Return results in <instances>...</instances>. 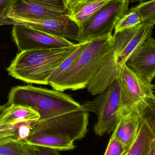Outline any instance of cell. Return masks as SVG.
<instances>
[{
	"mask_svg": "<svg viewBox=\"0 0 155 155\" xmlns=\"http://www.w3.org/2000/svg\"><path fill=\"white\" fill-rule=\"evenodd\" d=\"M20 52L7 69L9 75L27 84L49 85L53 72L80 46Z\"/></svg>",
	"mask_w": 155,
	"mask_h": 155,
	"instance_id": "obj_1",
	"label": "cell"
},
{
	"mask_svg": "<svg viewBox=\"0 0 155 155\" xmlns=\"http://www.w3.org/2000/svg\"><path fill=\"white\" fill-rule=\"evenodd\" d=\"M113 35L90 41L71 67L50 84L54 89L64 92L86 88L108 57Z\"/></svg>",
	"mask_w": 155,
	"mask_h": 155,
	"instance_id": "obj_2",
	"label": "cell"
},
{
	"mask_svg": "<svg viewBox=\"0 0 155 155\" xmlns=\"http://www.w3.org/2000/svg\"><path fill=\"white\" fill-rule=\"evenodd\" d=\"M7 104L32 108L40 115L39 120L73 112L81 106L71 97L61 91L32 85L12 87L8 95Z\"/></svg>",
	"mask_w": 155,
	"mask_h": 155,
	"instance_id": "obj_3",
	"label": "cell"
},
{
	"mask_svg": "<svg viewBox=\"0 0 155 155\" xmlns=\"http://www.w3.org/2000/svg\"><path fill=\"white\" fill-rule=\"evenodd\" d=\"M82 106L86 112L97 114V122L94 127L96 134L102 136L113 132L125 114L118 80L114 81L93 101L86 102Z\"/></svg>",
	"mask_w": 155,
	"mask_h": 155,
	"instance_id": "obj_4",
	"label": "cell"
},
{
	"mask_svg": "<svg viewBox=\"0 0 155 155\" xmlns=\"http://www.w3.org/2000/svg\"><path fill=\"white\" fill-rule=\"evenodd\" d=\"M130 0H111L83 24L79 29L78 43L113 35L120 19L129 11Z\"/></svg>",
	"mask_w": 155,
	"mask_h": 155,
	"instance_id": "obj_5",
	"label": "cell"
},
{
	"mask_svg": "<svg viewBox=\"0 0 155 155\" xmlns=\"http://www.w3.org/2000/svg\"><path fill=\"white\" fill-rule=\"evenodd\" d=\"M89 114L81 105L75 111L44 120H38L31 134L38 131L57 133L72 141L80 140L87 131Z\"/></svg>",
	"mask_w": 155,
	"mask_h": 155,
	"instance_id": "obj_6",
	"label": "cell"
},
{
	"mask_svg": "<svg viewBox=\"0 0 155 155\" xmlns=\"http://www.w3.org/2000/svg\"><path fill=\"white\" fill-rule=\"evenodd\" d=\"M139 25L114 33L108 57L102 68L87 87V91L90 94L93 95L99 94L116 80L115 62L117 57L134 35Z\"/></svg>",
	"mask_w": 155,
	"mask_h": 155,
	"instance_id": "obj_7",
	"label": "cell"
},
{
	"mask_svg": "<svg viewBox=\"0 0 155 155\" xmlns=\"http://www.w3.org/2000/svg\"><path fill=\"white\" fill-rule=\"evenodd\" d=\"M12 36L19 52L64 48L75 44L65 38L22 25H13Z\"/></svg>",
	"mask_w": 155,
	"mask_h": 155,
	"instance_id": "obj_8",
	"label": "cell"
},
{
	"mask_svg": "<svg viewBox=\"0 0 155 155\" xmlns=\"http://www.w3.org/2000/svg\"><path fill=\"white\" fill-rule=\"evenodd\" d=\"M22 25L46 32L50 34L78 41L79 27L69 15L55 18L33 19L0 15V26Z\"/></svg>",
	"mask_w": 155,
	"mask_h": 155,
	"instance_id": "obj_9",
	"label": "cell"
},
{
	"mask_svg": "<svg viewBox=\"0 0 155 155\" xmlns=\"http://www.w3.org/2000/svg\"><path fill=\"white\" fill-rule=\"evenodd\" d=\"M117 79L121 89V103L125 114L134 110L147 97L154 94V85L126 64Z\"/></svg>",
	"mask_w": 155,
	"mask_h": 155,
	"instance_id": "obj_10",
	"label": "cell"
},
{
	"mask_svg": "<svg viewBox=\"0 0 155 155\" xmlns=\"http://www.w3.org/2000/svg\"><path fill=\"white\" fill-rule=\"evenodd\" d=\"M126 65L152 83L155 77V39L150 36L138 45L131 54Z\"/></svg>",
	"mask_w": 155,
	"mask_h": 155,
	"instance_id": "obj_11",
	"label": "cell"
},
{
	"mask_svg": "<svg viewBox=\"0 0 155 155\" xmlns=\"http://www.w3.org/2000/svg\"><path fill=\"white\" fill-rule=\"evenodd\" d=\"M69 14V12L51 9L29 0H15L9 9L0 13V15L43 19L58 18Z\"/></svg>",
	"mask_w": 155,
	"mask_h": 155,
	"instance_id": "obj_12",
	"label": "cell"
},
{
	"mask_svg": "<svg viewBox=\"0 0 155 155\" xmlns=\"http://www.w3.org/2000/svg\"><path fill=\"white\" fill-rule=\"evenodd\" d=\"M142 122L139 113L135 108L122 117L113 131L112 136L128 149L137 137Z\"/></svg>",
	"mask_w": 155,
	"mask_h": 155,
	"instance_id": "obj_13",
	"label": "cell"
},
{
	"mask_svg": "<svg viewBox=\"0 0 155 155\" xmlns=\"http://www.w3.org/2000/svg\"><path fill=\"white\" fill-rule=\"evenodd\" d=\"M25 142L30 145L42 147L58 151L73 150L76 147L73 141L57 133L40 131L31 134Z\"/></svg>",
	"mask_w": 155,
	"mask_h": 155,
	"instance_id": "obj_14",
	"label": "cell"
},
{
	"mask_svg": "<svg viewBox=\"0 0 155 155\" xmlns=\"http://www.w3.org/2000/svg\"><path fill=\"white\" fill-rule=\"evenodd\" d=\"M40 118L39 114L31 107L11 104L8 105L0 115V126L26 121H38Z\"/></svg>",
	"mask_w": 155,
	"mask_h": 155,
	"instance_id": "obj_15",
	"label": "cell"
},
{
	"mask_svg": "<svg viewBox=\"0 0 155 155\" xmlns=\"http://www.w3.org/2000/svg\"><path fill=\"white\" fill-rule=\"evenodd\" d=\"M154 138L148 126L142 120L136 139L124 155H148Z\"/></svg>",
	"mask_w": 155,
	"mask_h": 155,
	"instance_id": "obj_16",
	"label": "cell"
},
{
	"mask_svg": "<svg viewBox=\"0 0 155 155\" xmlns=\"http://www.w3.org/2000/svg\"><path fill=\"white\" fill-rule=\"evenodd\" d=\"M110 1H96L80 5L71 11L69 16L77 23L80 29L86 21Z\"/></svg>",
	"mask_w": 155,
	"mask_h": 155,
	"instance_id": "obj_17",
	"label": "cell"
},
{
	"mask_svg": "<svg viewBox=\"0 0 155 155\" xmlns=\"http://www.w3.org/2000/svg\"><path fill=\"white\" fill-rule=\"evenodd\" d=\"M142 120L148 126L155 138V95L146 97L135 107Z\"/></svg>",
	"mask_w": 155,
	"mask_h": 155,
	"instance_id": "obj_18",
	"label": "cell"
},
{
	"mask_svg": "<svg viewBox=\"0 0 155 155\" xmlns=\"http://www.w3.org/2000/svg\"><path fill=\"white\" fill-rule=\"evenodd\" d=\"M0 155H37L36 146L14 140L0 145Z\"/></svg>",
	"mask_w": 155,
	"mask_h": 155,
	"instance_id": "obj_19",
	"label": "cell"
},
{
	"mask_svg": "<svg viewBox=\"0 0 155 155\" xmlns=\"http://www.w3.org/2000/svg\"><path fill=\"white\" fill-rule=\"evenodd\" d=\"M88 42L89 41L81 43L80 46L67 59H65L56 70L53 72L48 79L49 85L63 75L72 66L79 55L85 49Z\"/></svg>",
	"mask_w": 155,
	"mask_h": 155,
	"instance_id": "obj_20",
	"label": "cell"
},
{
	"mask_svg": "<svg viewBox=\"0 0 155 155\" xmlns=\"http://www.w3.org/2000/svg\"><path fill=\"white\" fill-rule=\"evenodd\" d=\"M143 23L138 13L132 8L117 22L114 27V33L136 27Z\"/></svg>",
	"mask_w": 155,
	"mask_h": 155,
	"instance_id": "obj_21",
	"label": "cell"
},
{
	"mask_svg": "<svg viewBox=\"0 0 155 155\" xmlns=\"http://www.w3.org/2000/svg\"><path fill=\"white\" fill-rule=\"evenodd\" d=\"M141 16L143 22L155 25V0L141 2L132 7Z\"/></svg>",
	"mask_w": 155,
	"mask_h": 155,
	"instance_id": "obj_22",
	"label": "cell"
},
{
	"mask_svg": "<svg viewBox=\"0 0 155 155\" xmlns=\"http://www.w3.org/2000/svg\"><path fill=\"white\" fill-rule=\"evenodd\" d=\"M8 106V105L7 103L3 105L0 106V115ZM17 134L18 130L17 124L0 126V145L16 140Z\"/></svg>",
	"mask_w": 155,
	"mask_h": 155,
	"instance_id": "obj_23",
	"label": "cell"
},
{
	"mask_svg": "<svg viewBox=\"0 0 155 155\" xmlns=\"http://www.w3.org/2000/svg\"><path fill=\"white\" fill-rule=\"evenodd\" d=\"M45 7L61 12H69L71 10L67 5V0H29Z\"/></svg>",
	"mask_w": 155,
	"mask_h": 155,
	"instance_id": "obj_24",
	"label": "cell"
},
{
	"mask_svg": "<svg viewBox=\"0 0 155 155\" xmlns=\"http://www.w3.org/2000/svg\"><path fill=\"white\" fill-rule=\"evenodd\" d=\"M38 121H26L17 123V134L16 140L24 141L31 135Z\"/></svg>",
	"mask_w": 155,
	"mask_h": 155,
	"instance_id": "obj_25",
	"label": "cell"
},
{
	"mask_svg": "<svg viewBox=\"0 0 155 155\" xmlns=\"http://www.w3.org/2000/svg\"><path fill=\"white\" fill-rule=\"evenodd\" d=\"M127 150L128 149L122 143L111 136L104 155H124Z\"/></svg>",
	"mask_w": 155,
	"mask_h": 155,
	"instance_id": "obj_26",
	"label": "cell"
},
{
	"mask_svg": "<svg viewBox=\"0 0 155 155\" xmlns=\"http://www.w3.org/2000/svg\"><path fill=\"white\" fill-rule=\"evenodd\" d=\"M37 155H61L59 151L42 147L36 146Z\"/></svg>",
	"mask_w": 155,
	"mask_h": 155,
	"instance_id": "obj_27",
	"label": "cell"
},
{
	"mask_svg": "<svg viewBox=\"0 0 155 155\" xmlns=\"http://www.w3.org/2000/svg\"><path fill=\"white\" fill-rule=\"evenodd\" d=\"M15 0H0V13L9 9Z\"/></svg>",
	"mask_w": 155,
	"mask_h": 155,
	"instance_id": "obj_28",
	"label": "cell"
},
{
	"mask_svg": "<svg viewBox=\"0 0 155 155\" xmlns=\"http://www.w3.org/2000/svg\"><path fill=\"white\" fill-rule=\"evenodd\" d=\"M87 0H67V5L71 11L75 7L84 3Z\"/></svg>",
	"mask_w": 155,
	"mask_h": 155,
	"instance_id": "obj_29",
	"label": "cell"
},
{
	"mask_svg": "<svg viewBox=\"0 0 155 155\" xmlns=\"http://www.w3.org/2000/svg\"><path fill=\"white\" fill-rule=\"evenodd\" d=\"M148 155H155V138L151 144V148Z\"/></svg>",
	"mask_w": 155,
	"mask_h": 155,
	"instance_id": "obj_30",
	"label": "cell"
},
{
	"mask_svg": "<svg viewBox=\"0 0 155 155\" xmlns=\"http://www.w3.org/2000/svg\"><path fill=\"white\" fill-rule=\"evenodd\" d=\"M101 1V0H87V1H86V2H84V3L83 4L86 3L90 2H94V1ZM133 1H139V2H143V1H145V0H133Z\"/></svg>",
	"mask_w": 155,
	"mask_h": 155,
	"instance_id": "obj_31",
	"label": "cell"
},
{
	"mask_svg": "<svg viewBox=\"0 0 155 155\" xmlns=\"http://www.w3.org/2000/svg\"><path fill=\"white\" fill-rule=\"evenodd\" d=\"M154 85V90H155V84Z\"/></svg>",
	"mask_w": 155,
	"mask_h": 155,
	"instance_id": "obj_32",
	"label": "cell"
},
{
	"mask_svg": "<svg viewBox=\"0 0 155 155\" xmlns=\"http://www.w3.org/2000/svg\"><path fill=\"white\" fill-rule=\"evenodd\" d=\"M125 154H124V155H125Z\"/></svg>",
	"mask_w": 155,
	"mask_h": 155,
	"instance_id": "obj_33",
	"label": "cell"
}]
</instances>
